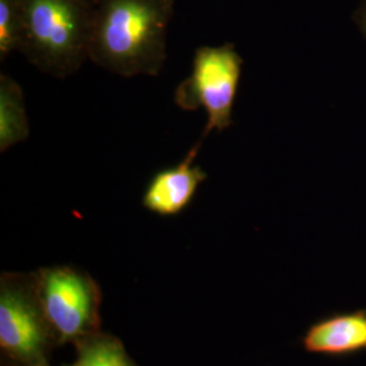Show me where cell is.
Here are the masks:
<instances>
[{"instance_id":"6da1fadb","label":"cell","mask_w":366,"mask_h":366,"mask_svg":"<svg viewBox=\"0 0 366 366\" xmlns=\"http://www.w3.org/2000/svg\"><path fill=\"white\" fill-rule=\"evenodd\" d=\"M174 0H98L89 60L124 78L157 76L167 59Z\"/></svg>"},{"instance_id":"30bf717a","label":"cell","mask_w":366,"mask_h":366,"mask_svg":"<svg viewBox=\"0 0 366 366\" xmlns=\"http://www.w3.org/2000/svg\"><path fill=\"white\" fill-rule=\"evenodd\" d=\"M22 39V15L19 0H0V61L19 52Z\"/></svg>"},{"instance_id":"9c48e42d","label":"cell","mask_w":366,"mask_h":366,"mask_svg":"<svg viewBox=\"0 0 366 366\" xmlns=\"http://www.w3.org/2000/svg\"><path fill=\"white\" fill-rule=\"evenodd\" d=\"M76 360L64 366H136L122 343L112 337L97 332L76 343Z\"/></svg>"},{"instance_id":"7a4b0ae2","label":"cell","mask_w":366,"mask_h":366,"mask_svg":"<svg viewBox=\"0 0 366 366\" xmlns=\"http://www.w3.org/2000/svg\"><path fill=\"white\" fill-rule=\"evenodd\" d=\"M21 49L39 71L64 79L89 60L92 0H19Z\"/></svg>"},{"instance_id":"3957f363","label":"cell","mask_w":366,"mask_h":366,"mask_svg":"<svg viewBox=\"0 0 366 366\" xmlns=\"http://www.w3.org/2000/svg\"><path fill=\"white\" fill-rule=\"evenodd\" d=\"M242 66L243 59L232 44L197 48L192 72L177 86L174 101L186 112L205 110L207 125L201 140L213 131H225L232 125Z\"/></svg>"},{"instance_id":"8992f818","label":"cell","mask_w":366,"mask_h":366,"mask_svg":"<svg viewBox=\"0 0 366 366\" xmlns=\"http://www.w3.org/2000/svg\"><path fill=\"white\" fill-rule=\"evenodd\" d=\"M202 140L193 145L177 166L157 172L145 187L143 205L159 216H175L189 207L208 174L194 164Z\"/></svg>"},{"instance_id":"ba28073f","label":"cell","mask_w":366,"mask_h":366,"mask_svg":"<svg viewBox=\"0 0 366 366\" xmlns=\"http://www.w3.org/2000/svg\"><path fill=\"white\" fill-rule=\"evenodd\" d=\"M30 136L26 105L21 86L11 76L0 75V152Z\"/></svg>"},{"instance_id":"277c9868","label":"cell","mask_w":366,"mask_h":366,"mask_svg":"<svg viewBox=\"0 0 366 366\" xmlns=\"http://www.w3.org/2000/svg\"><path fill=\"white\" fill-rule=\"evenodd\" d=\"M41 308L59 343H78L98 332L101 293L92 277L71 266L31 274Z\"/></svg>"},{"instance_id":"5b68a950","label":"cell","mask_w":366,"mask_h":366,"mask_svg":"<svg viewBox=\"0 0 366 366\" xmlns=\"http://www.w3.org/2000/svg\"><path fill=\"white\" fill-rule=\"evenodd\" d=\"M54 340L31 275L3 274L0 281V349L13 366H49Z\"/></svg>"},{"instance_id":"7c38bea8","label":"cell","mask_w":366,"mask_h":366,"mask_svg":"<svg viewBox=\"0 0 366 366\" xmlns=\"http://www.w3.org/2000/svg\"><path fill=\"white\" fill-rule=\"evenodd\" d=\"M92 1H94V3H97V1H98V0H92Z\"/></svg>"},{"instance_id":"52a82bcc","label":"cell","mask_w":366,"mask_h":366,"mask_svg":"<svg viewBox=\"0 0 366 366\" xmlns=\"http://www.w3.org/2000/svg\"><path fill=\"white\" fill-rule=\"evenodd\" d=\"M304 345L314 353L340 354L366 349V315L338 316L311 328Z\"/></svg>"},{"instance_id":"8fae6325","label":"cell","mask_w":366,"mask_h":366,"mask_svg":"<svg viewBox=\"0 0 366 366\" xmlns=\"http://www.w3.org/2000/svg\"><path fill=\"white\" fill-rule=\"evenodd\" d=\"M354 19H355L357 25L361 29V31L365 34L366 37V1L358 9V11L355 13Z\"/></svg>"}]
</instances>
